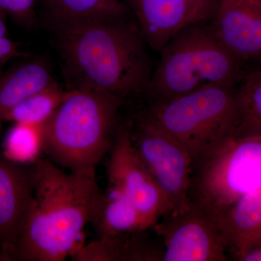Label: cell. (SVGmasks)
<instances>
[{
  "instance_id": "obj_1",
  "label": "cell",
  "mask_w": 261,
  "mask_h": 261,
  "mask_svg": "<svg viewBox=\"0 0 261 261\" xmlns=\"http://www.w3.org/2000/svg\"><path fill=\"white\" fill-rule=\"evenodd\" d=\"M74 87L126 101L145 94L154 70L148 42L132 13L82 20H50Z\"/></svg>"
},
{
  "instance_id": "obj_2",
  "label": "cell",
  "mask_w": 261,
  "mask_h": 261,
  "mask_svg": "<svg viewBox=\"0 0 261 261\" xmlns=\"http://www.w3.org/2000/svg\"><path fill=\"white\" fill-rule=\"evenodd\" d=\"M35 203L23 233L0 260L63 261L83 245L103 192L96 168L65 172L50 159L34 164Z\"/></svg>"
},
{
  "instance_id": "obj_3",
  "label": "cell",
  "mask_w": 261,
  "mask_h": 261,
  "mask_svg": "<svg viewBox=\"0 0 261 261\" xmlns=\"http://www.w3.org/2000/svg\"><path fill=\"white\" fill-rule=\"evenodd\" d=\"M160 59L144 94L148 107L212 86L238 84L248 73L243 60L218 37L211 20L178 32L159 51Z\"/></svg>"
},
{
  "instance_id": "obj_4",
  "label": "cell",
  "mask_w": 261,
  "mask_h": 261,
  "mask_svg": "<svg viewBox=\"0 0 261 261\" xmlns=\"http://www.w3.org/2000/svg\"><path fill=\"white\" fill-rule=\"evenodd\" d=\"M124 102L99 89H72L41 128L43 149L70 171L96 168L112 147Z\"/></svg>"
},
{
  "instance_id": "obj_5",
  "label": "cell",
  "mask_w": 261,
  "mask_h": 261,
  "mask_svg": "<svg viewBox=\"0 0 261 261\" xmlns=\"http://www.w3.org/2000/svg\"><path fill=\"white\" fill-rule=\"evenodd\" d=\"M260 188L261 135H233L194 161L189 200L219 219Z\"/></svg>"
},
{
  "instance_id": "obj_6",
  "label": "cell",
  "mask_w": 261,
  "mask_h": 261,
  "mask_svg": "<svg viewBox=\"0 0 261 261\" xmlns=\"http://www.w3.org/2000/svg\"><path fill=\"white\" fill-rule=\"evenodd\" d=\"M238 84L206 87L159 106L149 114L183 144L194 161L235 135L238 126Z\"/></svg>"
},
{
  "instance_id": "obj_7",
  "label": "cell",
  "mask_w": 261,
  "mask_h": 261,
  "mask_svg": "<svg viewBox=\"0 0 261 261\" xmlns=\"http://www.w3.org/2000/svg\"><path fill=\"white\" fill-rule=\"evenodd\" d=\"M130 123L134 147L172 205V212L187 210L193 156L152 118L147 108Z\"/></svg>"
},
{
  "instance_id": "obj_8",
  "label": "cell",
  "mask_w": 261,
  "mask_h": 261,
  "mask_svg": "<svg viewBox=\"0 0 261 261\" xmlns=\"http://www.w3.org/2000/svg\"><path fill=\"white\" fill-rule=\"evenodd\" d=\"M163 244V261H226L228 248L219 219L190 205L152 226Z\"/></svg>"
},
{
  "instance_id": "obj_9",
  "label": "cell",
  "mask_w": 261,
  "mask_h": 261,
  "mask_svg": "<svg viewBox=\"0 0 261 261\" xmlns=\"http://www.w3.org/2000/svg\"><path fill=\"white\" fill-rule=\"evenodd\" d=\"M108 165L109 189L121 192L153 226L173 211L132 143L130 123L118 124Z\"/></svg>"
},
{
  "instance_id": "obj_10",
  "label": "cell",
  "mask_w": 261,
  "mask_h": 261,
  "mask_svg": "<svg viewBox=\"0 0 261 261\" xmlns=\"http://www.w3.org/2000/svg\"><path fill=\"white\" fill-rule=\"evenodd\" d=\"M140 24L149 47L159 53L178 32L214 19L219 0H123Z\"/></svg>"
},
{
  "instance_id": "obj_11",
  "label": "cell",
  "mask_w": 261,
  "mask_h": 261,
  "mask_svg": "<svg viewBox=\"0 0 261 261\" xmlns=\"http://www.w3.org/2000/svg\"><path fill=\"white\" fill-rule=\"evenodd\" d=\"M34 165L0 157V256L11 248L32 216L35 203Z\"/></svg>"
},
{
  "instance_id": "obj_12",
  "label": "cell",
  "mask_w": 261,
  "mask_h": 261,
  "mask_svg": "<svg viewBox=\"0 0 261 261\" xmlns=\"http://www.w3.org/2000/svg\"><path fill=\"white\" fill-rule=\"evenodd\" d=\"M211 23L233 54L261 64V0H219Z\"/></svg>"
},
{
  "instance_id": "obj_13",
  "label": "cell",
  "mask_w": 261,
  "mask_h": 261,
  "mask_svg": "<svg viewBox=\"0 0 261 261\" xmlns=\"http://www.w3.org/2000/svg\"><path fill=\"white\" fill-rule=\"evenodd\" d=\"M146 231L97 238L70 256L73 261H163L160 247Z\"/></svg>"
},
{
  "instance_id": "obj_14",
  "label": "cell",
  "mask_w": 261,
  "mask_h": 261,
  "mask_svg": "<svg viewBox=\"0 0 261 261\" xmlns=\"http://www.w3.org/2000/svg\"><path fill=\"white\" fill-rule=\"evenodd\" d=\"M228 252L234 260L261 242V188L237 201L221 217Z\"/></svg>"
},
{
  "instance_id": "obj_15",
  "label": "cell",
  "mask_w": 261,
  "mask_h": 261,
  "mask_svg": "<svg viewBox=\"0 0 261 261\" xmlns=\"http://www.w3.org/2000/svg\"><path fill=\"white\" fill-rule=\"evenodd\" d=\"M90 224L97 238L147 231L152 228L126 196L112 189L102 193Z\"/></svg>"
},
{
  "instance_id": "obj_16",
  "label": "cell",
  "mask_w": 261,
  "mask_h": 261,
  "mask_svg": "<svg viewBox=\"0 0 261 261\" xmlns=\"http://www.w3.org/2000/svg\"><path fill=\"white\" fill-rule=\"evenodd\" d=\"M54 81L49 67L40 60L23 63L0 75V133L5 117L17 105Z\"/></svg>"
},
{
  "instance_id": "obj_17",
  "label": "cell",
  "mask_w": 261,
  "mask_h": 261,
  "mask_svg": "<svg viewBox=\"0 0 261 261\" xmlns=\"http://www.w3.org/2000/svg\"><path fill=\"white\" fill-rule=\"evenodd\" d=\"M56 81L23 99L5 118V121L19 124H44L57 108L70 95Z\"/></svg>"
},
{
  "instance_id": "obj_18",
  "label": "cell",
  "mask_w": 261,
  "mask_h": 261,
  "mask_svg": "<svg viewBox=\"0 0 261 261\" xmlns=\"http://www.w3.org/2000/svg\"><path fill=\"white\" fill-rule=\"evenodd\" d=\"M49 20H82L132 13L121 0H44Z\"/></svg>"
},
{
  "instance_id": "obj_19",
  "label": "cell",
  "mask_w": 261,
  "mask_h": 261,
  "mask_svg": "<svg viewBox=\"0 0 261 261\" xmlns=\"http://www.w3.org/2000/svg\"><path fill=\"white\" fill-rule=\"evenodd\" d=\"M237 137L261 135V67L250 71L238 84Z\"/></svg>"
},
{
  "instance_id": "obj_20",
  "label": "cell",
  "mask_w": 261,
  "mask_h": 261,
  "mask_svg": "<svg viewBox=\"0 0 261 261\" xmlns=\"http://www.w3.org/2000/svg\"><path fill=\"white\" fill-rule=\"evenodd\" d=\"M36 1L37 0H0V12L10 15L24 27H32L37 22Z\"/></svg>"
},
{
  "instance_id": "obj_21",
  "label": "cell",
  "mask_w": 261,
  "mask_h": 261,
  "mask_svg": "<svg viewBox=\"0 0 261 261\" xmlns=\"http://www.w3.org/2000/svg\"><path fill=\"white\" fill-rule=\"evenodd\" d=\"M24 56L18 44L7 37L0 39V75L5 64L16 57Z\"/></svg>"
},
{
  "instance_id": "obj_22",
  "label": "cell",
  "mask_w": 261,
  "mask_h": 261,
  "mask_svg": "<svg viewBox=\"0 0 261 261\" xmlns=\"http://www.w3.org/2000/svg\"><path fill=\"white\" fill-rule=\"evenodd\" d=\"M239 261H261V242L243 254Z\"/></svg>"
},
{
  "instance_id": "obj_23",
  "label": "cell",
  "mask_w": 261,
  "mask_h": 261,
  "mask_svg": "<svg viewBox=\"0 0 261 261\" xmlns=\"http://www.w3.org/2000/svg\"><path fill=\"white\" fill-rule=\"evenodd\" d=\"M7 15L0 12V39L3 37H7Z\"/></svg>"
}]
</instances>
